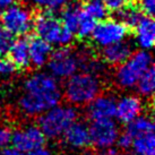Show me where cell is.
Masks as SVG:
<instances>
[{"label":"cell","mask_w":155,"mask_h":155,"mask_svg":"<svg viewBox=\"0 0 155 155\" xmlns=\"http://www.w3.org/2000/svg\"><path fill=\"white\" fill-rule=\"evenodd\" d=\"M105 7L109 12H114L125 7L127 4H129V0H103Z\"/></svg>","instance_id":"30"},{"label":"cell","mask_w":155,"mask_h":155,"mask_svg":"<svg viewBox=\"0 0 155 155\" xmlns=\"http://www.w3.org/2000/svg\"><path fill=\"white\" fill-rule=\"evenodd\" d=\"M135 28L136 43L142 50H151L155 43V24L153 17L143 16Z\"/></svg>","instance_id":"14"},{"label":"cell","mask_w":155,"mask_h":155,"mask_svg":"<svg viewBox=\"0 0 155 155\" xmlns=\"http://www.w3.org/2000/svg\"><path fill=\"white\" fill-rule=\"evenodd\" d=\"M117 21L122 23L128 28H134L143 17V12L135 5L127 4L125 7L116 12Z\"/></svg>","instance_id":"19"},{"label":"cell","mask_w":155,"mask_h":155,"mask_svg":"<svg viewBox=\"0 0 155 155\" xmlns=\"http://www.w3.org/2000/svg\"><path fill=\"white\" fill-rule=\"evenodd\" d=\"M0 155H26V153L19 151L15 147H5L1 150Z\"/></svg>","instance_id":"33"},{"label":"cell","mask_w":155,"mask_h":155,"mask_svg":"<svg viewBox=\"0 0 155 155\" xmlns=\"http://www.w3.org/2000/svg\"><path fill=\"white\" fill-rule=\"evenodd\" d=\"M119 151L114 146L104 147V148H97L96 155H118Z\"/></svg>","instance_id":"32"},{"label":"cell","mask_w":155,"mask_h":155,"mask_svg":"<svg viewBox=\"0 0 155 155\" xmlns=\"http://www.w3.org/2000/svg\"><path fill=\"white\" fill-rule=\"evenodd\" d=\"M62 93L58 79L47 73H35L24 83L19 109L28 117H38L60 103Z\"/></svg>","instance_id":"1"},{"label":"cell","mask_w":155,"mask_h":155,"mask_svg":"<svg viewBox=\"0 0 155 155\" xmlns=\"http://www.w3.org/2000/svg\"><path fill=\"white\" fill-rule=\"evenodd\" d=\"M140 10L147 16L153 17L155 12V0H140Z\"/></svg>","instance_id":"31"},{"label":"cell","mask_w":155,"mask_h":155,"mask_svg":"<svg viewBox=\"0 0 155 155\" xmlns=\"http://www.w3.org/2000/svg\"><path fill=\"white\" fill-rule=\"evenodd\" d=\"M65 9L61 14V24L62 26L70 31L73 34H76L79 22V15L82 10V5L78 2H70L68 5L64 6Z\"/></svg>","instance_id":"18"},{"label":"cell","mask_w":155,"mask_h":155,"mask_svg":"<svg viewBox=\"0 0 155 155\" xmlns=\"http://www.w3.org/2000/svg\"><path fill=\"white\" fill-rule=\"evenodd\" d=\"M129 33V28L117 19H103L95 25L92 39L97 47L105 48L113 43L126 40Z\"/></svg>","instance_id":"7"},{"label":"cell","mask_w":155,"mask_h":155,"mask_svg":"<svg viewBox=\"0 0 155 155\" xmlns=\"http://www.w3.org/2000/svg\"><path fill=\"white\" fill-rule=\"evenodd\" d=\"M64 140L74 150H84L91 145L88 126L82 121H75L64 133Z\"/></svg>","instance_id":"12"},{"label":"cell","mask_w":155,"mask_h":155,"mask_svg":"<svg viewBox=\"0 0 155 155\" xmlns=\"http://www.w3.org/2000/svg\"><path fill=\"white\" fill-rule=\"evenodd\" d=\"M79 65V54L75 53L68 47H59L56 51L52 52L48 60L50 75L57 79H67L73 76L77 73Z\"/></svg>","instance_id":"6"},{"label":"cell","mask_w":155,"mask_h":155,"mask_svg":"<svg viewBox=\"0 0 155 155\" xmlns=\"http://www.w3.org/2000/svg\"><path fill=\"white\" fill-rule=\"evenodd\" d=\"M33 26L39 38L51 45L68 47L74 41V34L65 28L53 12L44 9L33 21Z\"/></svg>","instance_id":"3"},{"label":"cell","mask_w":155,"mask_h":155,"mask_svg":"<svg viewBox=\"0 0 155 155\" xmlns=\"http://www.w3.org/2000/svg\"><path fill=\"white\" fill-rule=\"evenodd\" d=\"M135 87L137 88L138 94L144 96V97H152L153 96L154 87H155L154 66L152 65L145 73L143 74L142 76H140V78L138 79V82Z\"/></svg>","instance_id":"22"},{"label":"cell","mask_w":155,"mask_h":155,"mask_svg":"<svg viewBox=\"0 0 155 155\" xmlns=\"http://www.w3.org/2000/svg\"><path fill=\"white\" fill-rule=\"evenodd\" d=\"M45 142L47 137L44 136L39 126H27L13 133L10 143L15 148L24 153H28L39 147L44 146Z\"/></svg>","instance_id":"10"},{"label":"cell","mask_w":155,"mask_h":155,"mask_svg":"<svg viewBox=\"0 0 155 155\" xmlns=\"http://www.w3.org/2000/svg\"><path fill=\"white\" fill-rule=\"evenodd\" d=\"M27 155H53L52 154V152L50 150H48L45 147H39V148H36L34 151H31L28 152V154Z\"/></svg>","instance_id":"34"},{"label":"cell","mask_w":155,"mask_h":155,"mask_svg":"<svg viewBox=\"0 0 155 155\" xmlns=\"http://www.w3.org/2000/svg\"><path fill=\"white\" fill-rule=\"evenodd\" d=\"M95 25H96V21L91 16L90 14H87L84 10L82 5V10H81V15H79V22H78L77 32H76L78 38H81V39L90 38L92 33H93Z\"/></svg>","instance_id":"23"},{"label":"cell","mask_w":155,"mask_h":155,"mask_svg":"<svg viewBox=\"0 0 155 155\" xmlns=\"http://www.w3.org/2000/svg\"><path fill=\"white\" fill-rule=\"evenodd\" d=\"M30 62L36 68L43 67L52 53V45L39 36H33L28 40Z\"/></svg>","instance_id":"16"},{"label":"cell","mask_w":155,"mask_h":155,"mask_svg":"<svg viewBox=\"0 0 155 155\" xmlns=\"http://www.w3.org/2000/svg\"><path fill=\"white\" fill-rule=\"evenodd\" d=\"M153 65L152 54L147 50L131 53V56L121 65L114 74V82L122 90H129L136 86L138 79Z\"/></svg>","instance_id":"4"},{"label":"cell","mask_w":155,"mask_h":155,"mask_svg":"<svg viewBox=\"0 0 155 155\" xmlns=\"http://www.w3.org/2000/svg\"><path fill=\"white\" fill-rule=\"evenodd\" d=\"M8 54L17 69H26L31 65L30 52H28V40L21 38L14 41Z\"/></svg>","instance_id":"17"},{"label":"cell","mask_w":155,"mask_h":155,"mask_svg":"<svg viewBox=\"0 0 155 155\" xmlns=\"http://www.w3.org/2000/svg\"><path fill=\"white\" fill-rule=\"evenodd\" d=\"M131 148L135 155H155L154 133L144 134L135 137Z\"/></svg>","instance_id":"21"},{"label":"cell","mask_w":155,"mask_h":155,"mask_svg":"<svg viewBox=\"0 0 155 155\" xmlns=\"http://www.w3.org/2000/svg\"><path fill=\"white\" fill-rule=\"evenodd\" d=\"M116 99L110 94L97 95L88 103V117L92 120L111 119L116 114Z\"/></svg>","instance_id":"13"},{"label":"cell","mask_w":155,"mask_h":155,"mask_svg":"<svg viewBox=\"0 0 155 155\" xmlns=\"http://www.w3.org/2000/svg\"><path fill=\"white\" fill-rule=\"evenodd\" d=\"M13 131L7 127H0V150L7 147L12 142Z\"/></svg>","instance_id":"29"},{"label":"cell","mask_w":155,"mask_h":155,"mask_svg":"<svg viewBox=\"0 0 155 155\" xmlns=\"http://www.w3.org/2000/svg\"><path fill=\"white\" fill-rule=\"evenodd\" d=\"M77 116L75 108L58 104L41 114L39 127L47 138L56 139L62 136L69 126L77 120Z\"/></svg>","instance_id":"5"},{"label":"cell","mask_w":155,"mask_h":155,"mask_svg":"<svg viewBox=\"0 0 155 155\" xmlns=\"http://www.w3.org/2000/svg\"><path fill=\"white\" fill-rule=\"evenodd\" d=\"M91 144L96 148L114 146L119 136V127L113 119L93 120L88 126Z\"/></svg>","instance_id":"9"},{"label":"cell","mask_w":155,"mask_h":155,"mask_svg":"<svg viewBox=\"0 0 155 155\" xmlns=\"http://www.w3.org/2000/svg\"><path fill=\"white\" fill-rule=\"evenodd\" d=\"M14 41L15 39L12 33H9L5 28L0 30V57H6L8 54Z\"/></svg>","instance_id":"25"},{"label":"cell","mask_w":155,"mask_h":155,"mask_svg":"<svg viewBox=\"0 0 155 155\" xmlns=\"http://www.w3.org/2000/svg\"><path fill=\"white\" fill-rule=\"evenodd\" d=\"M126 133L133 138L144 135V134L154 133V124L151 118L146 116H138L133 121L127 124Z\"/></svg>","instance_id":"20"},{"label":"cell","mask_w":155,"mask_h":155,"mask_svg":"<svg viewBox=\"0 0 155 155\" xmlns=\"http://www.w3.org/2000/svg\"><path fill=\"white\" fill-rule=\"evenodd\" d=\"M102 84L99 76L88 73H76L67 78L64 87L65 97L74 105H87L100 95Z\"/></svg>","instance_id":"2"},{"label":"cell","mask_w":155,"mask_h":155,"mask_svg":"<svg viewBox=\"0 0 155 155\" xmlns=\"http://www.w3.org/2000/svg\"><path fill=\"white\" fill-rule=\"evenodd\" d=\"M31 1L36 6H40L44 9L51 10V12L62 8L67 4V0H31Z\"/></svg>","instance_id":"26"},{"label":"cell","mask_w":155,"mask_h":155,"mask_svg":"<svg viewBox=\"0 0 155 155\" xmlns=\"http://www.w3.org/2000/svg\"><path fill=\"white\" fill-rule=\"evenodd\" d=\"M143 102L136 95H126L117 101L116 114L117 119L122 124H128L135 118L142 114Z\"/></svg>","instance_id":"11"},{"label":"cell","mask_w":155,"mask_h":155,"mask_svg":"<svg viewBox=\"0 0 155 155\" xmlns=\"http://www.w3.org/2000/svg\"><path fill=\"white\" fill-rule=\"evenodd\" d=\"M83 8L87 14H90L95 21L101 22L108 16V9L104 5L103 0H87L83 5Z\"/></svg>","instance_id":"24"},{"label":"cell","mask_w":155,"mask_h":155,"mask_svg":"<svg viewBox=\"0 0 155 155\" xmlns=\"http://www.w3.org/2000/svg\"><path fill=\"white\" fill-rule=\"evenodd\" d=\"M16 1L17 0H0V9H5L9 8L10 6H13V5H16Z\"/></svg>","instance_id":"35"},{"label":"cell","mask_w":155,"mask_h":155,"mask_svg":"<svg viewBox=\"0 0 155 155\" xmlns=\"http://www.w3.org/2000/svg\"><path fill=\"white\" fill-rule=\"evenodd\" d=\"M133 140L134 138L128 135V134L124 131L122 134H119L118 136V139H117V145L119 146L120 150H124V151H128L131 148V145H133Z\"/></svg>","instance_id":"28"},{"label":"cell","mask_w":155,"mask_h":155,"mask_svg":"<svg viewBox=\"0 0 155 155\" xmlns=\"http://www.w3.org/2000/svg\"><path fill=\"white\" fill-rule=\"evenodd\" d=\"M133 53V45L128 41L122 40L120 42L103 48L102 58L103 60L111 66H119L125 62Z\"/></svg>","instance_id":"15"},{"label":"cell","mask_w":155,"mask_h":155,"mask_svg":"<svg viewBox=\"0 0 155 155\" xmlns=\"http://www.w3.org/2000/svg\"><path fill=\"white\" fill-rule=\"evenodd\" d=\"M1 23L5 30L18 36L27 34L33 27V18L31 13L19 5H13L5 9L1 15Z\"/></svg>","instance_id":"8"},{"label":"cell","mask_w":155,"mask_h":155,"mask_svg":"<svg viewBox=\"0 0 155 155\" xmlns=\"http://www.w3.org/2000/svg\"><path fill=\"white\" fill-rule=\"evenodd\" d=\"M16 66L14 65L10 58L0 57V75L4 77H10L16 71Z\"/></svg>","instance_id":"27"}]
</instances>
